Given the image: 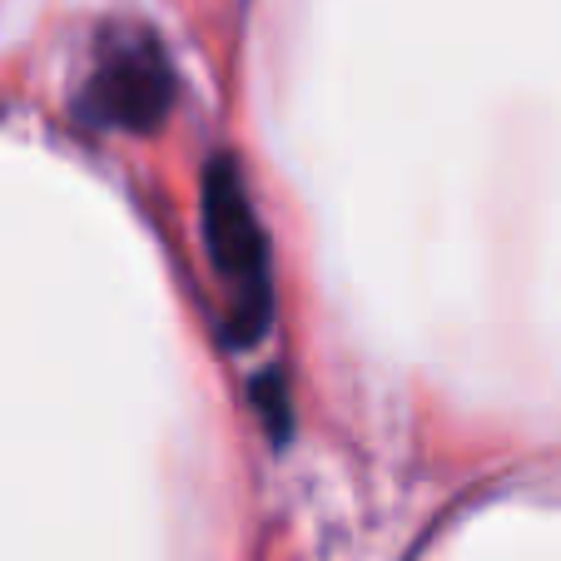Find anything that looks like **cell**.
<instances>
[{
	"instance_id": "2",
	"label": "cell",
	"mask_w": 561,
	"mask_h": 561,
	"mask_svg": "<svg viewBox=\"0 0 561 561\" xmlns=\"http://www.w3.org/2000/svg\"><path fill=\"white\" fill-rule=\"evenodd\" d=\"M170 105H174V70L164 45L145 25H110L95 45V60H90L80 110L95 125L145 135V129L164 125Z\"/></svg>"
},
{
	"instance_id": "1",
	"label": "cell",
	"mask_w": 561,
	"mask_h": 561,
	"mask_svg": "<svg viewBox=\"0 0 561 561\" xmlns=\"http://www.w3.org/2000/svg\"><path fill=\"white\" fill-rule=\"evenodd\" d=\"M204 244L219 268V284L229 288L233 323L244 339H259L274 313V264H268V239L249 204L244 174L233 170V159L219 154L204 170Z\"/></svg>"
}]
</instances>
